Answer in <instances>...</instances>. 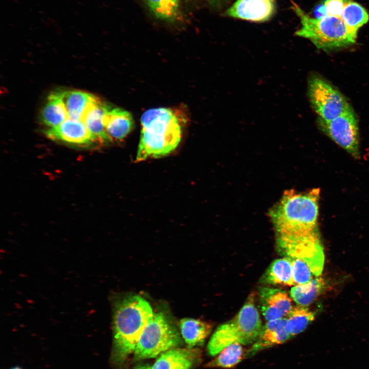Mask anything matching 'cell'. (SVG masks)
Segmentation results:
<instances>
[{
	"instance_id": "cell-1",
	"label": "cell",
	"mask_w": 369,
	"mask_h": 369,
	"mask_svg": "<svg viewBox=\"0 0 369 369\" xmlns=\"http://www.w3.org/2000/svg\"><path fill=\"white\" fill-rule=\"evenodd\" d=\"M319 189L308 193H284L271 210L276 240H289L318 231Z\"/></svg>"
},
{
	"instance_id": "cell-2",
	"label": "cell",
	"mask_w": 369,
	"mask_h": 369,
	"mask_svg": "<svg viewBox=\"0 0 369 369\" xmlns=\"http://www.w3.org/2000/svg\"><path fill=\"white\" fill-rule=\"evenodd\" d=\"M154 313L149 302L139 295L126 296L115 303L112 355L114 363L122 364L134 352L140 336Z\"/></svg>"
},
{
	"instance_id": "cell-3",
	"label": "cell",
	"mask_w": 369,
	"mask_h": 369,
	"mask_svg": "<svg viewBox=\"0 0 369 369\" xmlns=\"http://www.w3.org/2000/svg\"><path fill=\"white\" fill-rule=\"evenodd\" d=\"M176 111L168 108H153L140 118L141 130L136 161L166 156L179 144L182 122Z\"/></svg>"
},
{
	"instance_id": "cell-4",
	"label": "cell",
	"mask_w": 369,
	"mask_h": 369,
	"mask_svg": "<svg viewBox=\"0 0 369 369\" xmlns=\"http://www.w3.org/2000/svg\"><path fill=\"white\" fill-rule=\"evenodd\" d=\"M292 9L300 20L296 35L310 40L317 48L324 51L340 49L354 44L357 33L352 31L339 17H312L293 3Z\"/></svg>"
},
{
	"instance_id": "cell-5",
	"label": "cell",
	"mask_w": 369,
	"mask_h": 369,
	"mask_svg": "<svg viewBox=\"0 0 369 369\" xmlns=\"http://www.w3.org/2000/svg\"><path fill=\"white\" fill-rule=\"evenodd\" d=\"M254 294L250 295L238 313L231 320L218 326L207 345L208 354L217 355L226 346L238 343L253 344L262 328Z\"/></svg>"
},
{
	"instance_id": "cell-6",
	"label": "cell",
	"mask_w": 369,
	"mask_h": 369,
	"mask_svg": "<svg viewBox=\"0 0 369 369\" xmlns=\"http://www.w3.org/2000/svg\"><path fill=\"white\" fill-rule=\"evenodd\" d=\"M181 343L178 331L164 314L154 313L140 336L134 352V359L155 358Z\"/></svg>"
},
{
	"instance_id": "cell-7",
	"label": "cell",
	"mask_w": 369,
	"mask_h": 369,
	"mask_svg": "<svg viewBox=\"0 0 369 369\" xmlns=\"http://www.w3.org/2000/svg\"><path fill=\"white\" fill-rule=\"evenodd\" d=\"M308 94L318 119L321 120H332L352 109L345 97L321 77L310 78Z\"/></svg>"
},
{
	"instance_id": "cell-8",
	"label": "cell",
	"mask_w": 369,
	"mask_h": 369,
	"mask_svg": "<svg viewBox=\"0 0 369 369\" xmlns=\"http://www.w3.org/2000/svg\"><path fill=\"white\" fill-rule=\"evenodd\" d=\"M320 129L353 157L360 158L359 129L352 109L329 121L318 119Z\"/></svg>"
},
{
	"instance_id": "cell-9",
	"label": "cell",
	"mask_w": 369,
	"mask_h": 369,
	"mask_svg": "<svg viewBox=\"0 0 369 369\" xmlns=\"http://www.w3.org/2000/svg\"><path fill=\"white\" fill-rule=\"evenodd\" d=\"M279 253L285 257L299 259L310 267L315 277L322 273L324 255L320 239L317 233L277 246Z\"/></svg>"
},
{
	"instance_id": "cell-10",
	"label": "cell",
	"mask_w": 369,
	"mask_h": 369,
	"mask_svg": "<svg viewBox=\"0 0 369 369\" xmlns=\"http://www.w3.org/2000/svg\"><path fill=\"white\" fill-rule=\"evenodd\" d=\"M259 306L268 321L284 318L293 308L291 299L286 292L268 287L259 290Z\"/></svg>"
},
{
	"instance_id": "cell-11",
	"label": "cell",
	"mask_w": 369,
	"mask_h": 369,
	"mask_svg": "<svg viewBox=\"0 0 369 369\" xmlns=\"http://www.w3.org/2000/svg\"><path fill=\"white\" fill-rule=\"evenodd\" d=\"M276 0H237L226 11L229 16L263 22L268 20L275 11Z\"/></svg>"
},
{
	"instance_id": "cell-12",
	"label": "cell",
	"mask_w": 369,
	"mask_h": 369,
	"mask_svg": "<svg viewBox=\"0 0 369 369\" xmlns=\"http://www.w3.org/2000/svg\"><path fill=\"white\" fill-rule=\"evenodd\" d=\"M45 134L50 139L79 145L96 142L81 120L68 118L60 125L49 128Z\"/></svg>"
},
{
	"instance_id": "cell-13",
	"label": "cell",
	"mask_w": 369,
	"mask_h": 369,
	"mask_svg": "<svg viewBox=\"0 0 369 369\" xmlns=\"http://www.w3.org/2000/svg\"><path fill=\"white\" fill-rule=\"evenodd\" d=\"M290 338L285 317L269 321L262 326L257 339L247 351V356H253L264 349L283 343Z\"/></svg>"
},
{
	"instance_id": "cell-14",
	"label": "cell",
	"mask_w": 369,
	"mask_h": 369,
	"mask_svg": "<svg viewBox=\"0 0 369 369\" xmlns=\"http://www.w3.org/2000/svg\"><path fill=\"white\" fill-rule=\"evenodd\" d=\"M201 359L196 348H172L161 354L151 369H190Z\"/></svg>"
},
{
	"instance_id": "cell-15",
	"label": "cell",
	"mask_w": 369,
	"mask_h": 369,
	"mask_svg": "<svg viewBox=\"0 0 369 369\" xmlns=\"http://www.w3.org/2000/svg\"><path fill=\"white\" fill-rule=\"evenodd\" d=\"M104 123L106 132L111 141L124 139L134 126L133 118L129 112L109 105L105 110Z\"/></svg>"
},
{
	"instance_id": "cell-16",
	"label": "cell",
	"mask_w": 369,
	"mask_h": 369,
	"mask_svg": "<svg viewBox=\"0 0 369 369\" xmlns=\"http://www.w3.org/2000/svg\"><path fill=\"white\" fill-rule=\"evenodd\" d=\"M107 105L99 98L88 108L82 120L96 142L99 144L111 141L106 132L104 123Z\"/></svg>"
},
{
	"instance_id": "cell-17",
	"label": "cell",
	"mask_w": 369,
	"mask_h": 369,
	"mask_svg": "<svg viewBox=\"0 0 369 369\" xmlns=\"http://www.w3.org/2000/svg\"><path fill=\"white\" fill-rule=\"evenodd\" d=\"M63 99L68 118L81 120L88 108L99 98L92 94L79 91H63Z\"/></svg>"
},
{
	"instance_id": "cell-18",
	"label": "cell",
	"mask_w": 369,
	"mask_h": 369,
	"mask_svg": "<svg viewBox=\"0 0 369 369\" xmlns=\"http://www.w3.org/2000/svg\"><path fill=\"white\" fill-rule=\"evenodd\" d=\"M68 118L63 99V91L57 90L49 94L41 111V121L49 128L60 125Z\"/></svg>"
},
{
	"instance_id": "cell-19",
	"label": "cell",
	"mask_w": 369,
	"mask_h": 369,
	"mask_svg": "<svg viewBox=\"0 0 369 369\" xmlns=\"http://www.w3.org/2000/svg\"><path fill=\"white\" fill-rule=\"evenodd\" d=\"M179 326L182 337L189 348L202 345L212 330L210 323L190 318L181 319Z\"/></svg>"
},
{
	"instance_id": "cell-20",
	"label": "cell",
	"mask_w": 369,
	"mask_h": 369,
	"mask_svg": "<svg viewBox=\"0 0 369 369\" xmlns=\"http://www.w3.org/2000/svg\"><path fill=\"white\" fill-rule=\"evenodd\" d=\"M262 281L272 285H294L291 259L284 257L273 261L263 276Z\"/></svg>"
},
{
	"instance_id": "cell-21",
	"label": "cell",
	"mask_w": 369,
	"mask_h": 369,
	"mask_svg": "<svg viewBox=\"0 0 369 369\" xmlns=\"http://www.w3.org/2000/svg\"><path fill=\"white\" fill-rule=\"evenodd\" d=\"M323 288V279L315 277L306 283L295 285L291 288L290 296L299 305L306 306L315 300Z\"/></svg>"
},
{
	"instance_id": "cell-22",
	"label": "cell",
	"mask_w": 369,
	"mask_h": 369,
	"mask_svg": "<svg viewBox=\"0 0 369 369\" xmlns=\"http://www.w3.org/2000/svg\"><path fill=\"white\" fill-rule=\"evenodd\" d=\"M245 352L242 344L232 343L224 348L211 361L206 364L208 367L230 368L239 363L244 357Z\"/></svg>"
},
{
	"instance_id": "cell-23",
	"label": "cell",
	"mask_w": 369,
	"mask_h": 369,
	"mask_svg": "<svg viewBox=\"0 0 369 369\" xmlns=\"http://www.w3.org/2000/svg\"><path fill=\"white\" fill-rule=\"evenodd\" d=\"M315 313L306 306L293 307L286 315V329L292 338L303 332L314 320Z\"/></svg>"
},
{
	"instance_id": "cell-24",
	"label": "cell",
	"mask_w": 369,
	"mask_h": 369,
	"mask_svg": "<svg viewBox=\"0 0 369 369\" xmlns=\"http://www.w3.org/2000/svg\"><path fill=\"white\" fill-rule=\"evenodd\" d=\"M340 18L354 32L365 24L369 19L366 9L358 3L350 0L344 8Z\"/></svg>"
},
{
	"instance_id": "cell-25",
	"label": "cell",
	"mask_w": 369,
	"mask_h": 369,
	"mask_svg": "<svg viewBox=\"0 0 369 369\" xmlns=\"http://www.w3.org/2000/svg\"><path fill=\"white\" fill-rule=\"evenodd\" d=\"M153 13L159 19L173 21L179 12V0H146Z\"/></svg>"
},
{
	"instance_id": "cell-26",
	"label": "cell",
	"mask_w": 369,
	"mask_h": 369,
	"mask_svg": "<svg viewBox=\"0 0 369 369\" xmlns=\"http://www.w3.org/2000/svg\"><path fill=\"white\" fill-rule=\"evenodd\" d=\"M292 263V273L294 285L303 284L315 277L309 265L303 260L290 258Z\"/></svg>"
},
{
	"instance_id": "cell-27",
	"label": "cell",
	"mask_w": 369,
	"mask_h": 369,
	"mask_svg": "<svg viewBox=\"0 0 369 369\" xmlns=\"http://www.w3.org/2000/svg\"><path fill=\"white\" fill-rule=\"evenodd\" d=\"M350 0H324L323 3L326 9L327 16L340 17L345 5Z\"/></svg>"
},
{
	"instance_id": "cell-28",
	"label": "cell",
	"mask_w": 369,
	"mask_h": 369,
	"mask_svg": "<svg viewBox=\"0 0 369 369\" xmlns=\"http://www.w3.org/2000/svg\"><path fill=\"white\" fill-rule=\"evenodd\" d=\"M151 367L150 366L146 365H138L134 367L133 369H151Z\"/></svg>"
},
{
	"instance_id": "cell-29",
	"label": "cell",
	"mask_w": 369,
	"mask_h": 369,
	"mask_svg": "<svg viewBox=\"0 0 369 369\" xmlns=\"http://www.w3.org/2000/svg\"><path fill=\"white\" fill-rule=\"evenodd\" d=\"M209 1L211 2H216L217 0H209Z\"/></svg>"
},
{
	"instance_id": "cell-30",
	"label": "cell",
	"mask_w": 369,
	"mask_h": 369,
	"mask_svg": "<svg viewBox=\"0 0 369 369\" xmlns=\"http://www.w3.org/2000/svg\"><path fill=\"white\" fill-rule=\"evenodd\" d=\"M12 369H22V368L16 367L13 368Z\"/></svg>"
}]
</instances>
